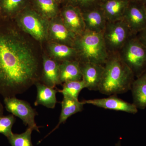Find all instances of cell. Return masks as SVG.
<instances>
[{
	"mask_svg": "<svg viewBox=\"0 0 146 146\" xmlns=\"http://www.w3.org/2000/svg\"><path fill=\"white\" fill-rule=\"evenodd\" d=\"M39 78V60L29 42L15 32L0 33V95L15 97Z\"/></svg>",
	"mask_w": 146,
	"mask_h": 146,
	"instance_id": "6da1fadb",
	"label": "cell"
},
{
	"mask_svg": "<svg viewBox=\"0 0 146 146\" xmlns=\"http://www.w3.org/2000/svg\"><path fill=\"white\" fill-rule=\"evenodd\" d=\"M104 70L99 91L110 95L121 94L131 89L134 75L124 63L119 53H109L104 65Z\"/></svg>",
	"mask_w": 146,
	"mask_h": 146,
	"instance_id": "7a4b0ae2",
	"label": "cell"
},
{
	"mask_svg": "<svg viewBox=\"0 0 146 146\" xmlns=\"http://www.w3.org/2000/svg\"><path fill=\"white\" fill-rule=\"evenodd\" d=\"M74 47L80 62L104 65L109 56L102 33L86 30L77 36Z\"/></svg>",
	"mask_w": 146,
	"mask_h": 146,
	"instance_id": "3957f363",
	"label": "cell"
},
{
	"mask_svg": "<svg viewBox=\"0 0 146 146\" xmlns=\"http://www.w3.org/2000/svg\"><path fill=\"white\" fill-rule=\"evenodd\" d=\"M124 63L137 77L146 71V47L133 35L119 52Z\"/></svg>",
	"mask_w": 146,
	"mask_h": 146,
	"instance_id": "277c9868",
	"label": "cell"
},
{
	"mask_svg": "<svg viewBox=\"0 0 146 146\" xmlns=\"http://www.w3.org/2000/svg\"><path fill=\"white\" fill-rule=\"evenodd\" d=\"M130 29L123 20L107 22L103 33L105 43L109 53L119 52L131 36Z\"/></svg>",
	"mask_w": 146,
	"mask_h": 146,
	"instance_id": "5b68a950",
	"label": "cell"
},
{
	"mask_svg": "<svg viewBox=\"0 0 146 146\" xmlns=\"http://www.w3.org/2000/svg\"><path fill=\"white\" fill-rule=\"evenodd\" d=\"M4 102L7 111L20 118L25 125L39 132V127L35 121V116L38 114L27 102L13 97L4 98Z\"/></svg>",
	"mask_w": 146,
	"mask_h": 146,
	"instance_id": "8992f818",
	"label": "cell"
},
{
	"mask_svg": "<svg viewBox=\"0 0 146 146\" xmlns=\"http://www.w3.org/2000/svg\"><path fill=\"white\" fill-rule=\"evenodd\" d=\"M19 26L27 33L38 41L46 38L49 25L42 16L33 11L25 12L19 19Z\"/></svg>",
	"mask_w": 146,
	"mask_h": 146,
	"instance_id": "52a82bcc",
	"label": "cell"
},
{
	"mask_svg": "<svg viewBox=\"0 0 146 146\" xmlns=\"http://www.w3.org/2000/svg\"><path fill=\"white\" fill-rule=\"evenodd\" d=\"M123 19L133 35H136L146 27L145 5L138 0H130Z\"/></svg>",
	"mask_w": 146,
	"mask_h": 146,
	"instance_id": "ba28073f",
	"label": "cell"
},
{
	"mask_svg": "<svg viewBox=\"0 0 146 146\" xmlns=\"http://www.w3.org/2000/svg\"><path fill=\"white\" fill-rule=\"evenodd\" d=\"M82 102L84 104H91L104 109L122 111L132 114H136L138 112V108L134 104L125 101L114 95L107 98L85 100Z\"/></svg>",
	"mask_w": 146,
	"mask_h": 146,
	"instance_id": "9c48e42d",
	"label": "cell"
},
{
	"mask_svg": "<svg viewBox=\"0 0 146 146\" xmlns=\"http://www.w3.org/2000/svg\"><path fill=\"white\" fill-rule=\"evenodd\" d=\"M82 80L86 88L91 90H98L101 82L104 65L89 62H80Z\"/></svg>",
	"mask_w": 146,
	"mask_h": 146,
	"instance_id": "30bf717a",
	"label": "cell"
},
{
	"mask_svg": "<svg viewBox=\"0 0 146 146\" xmlns=\"http://www.w3.org/2000/svg\"><path fill=\"white\" fill-rule=\"evenodd\" d=\"M62 20L67 28L77 36L86 31L82 12L78 7L71 5L66 7L62 13Z\"/></svg>",
	"mask_w": 146,
	"mask_h": 146,
	"instance_id": "8fae6325",
	"label": "cell"
},
{
	"mask_svg": "<svg viewBox=\"0 0 146 146\" xmlns=\"http://www.w3.org/2000/svg\"><path fill=\"white\" fill-rule=\"evenodd\" d=\"M82 12L86 30L103 33L107 21L100 7Z\"/></svg>",
	"mask_w": 146,
	"mask_h": 146,
	"instance_id": "7c38bea8",
	"label": "cell"
},
{
	"mask_svg": "<svg viewBox=\"0 0 146 146\" xmlns=\"http://www.w3.org/2000/svg\"><path fill=\"white\" fill-rule=\"evenodd\" d=\"M49 32L56 43L74 47L77 36L67 28L62 19L52 22L49 27Z\"/></svg>",
	"mask_w": 146,
	"mask_h": 146,
	"instance_id": "4fadbf2b",
	"label": "cell"
},
{
	"mask_svg": "<svg viewBox=\"0 0 146 146\" xmlns=\"http://www.w3.org/2000/svg\"><path fill=\"white\" fill-rule=\"evenodd\" d=\"M130 0H104L100 7L107 22H115L123 18Z\"/></svg>",
	"mask_w": 146,
	"mask_h": 146,
	"instance_id": "5bb4252c",
	"label": "cell"
},
{
	"mask_svg": "<svg viewBox=\"0 0 146 146\" xmlns=\"http://www.w3.org/2000/svg\"><path fill=\"white\" fill-rule=\"evenodd\" d=\"M59 65L60 64L52 59L44 58L42 74L43 84L53 88L60 84Z\"/></svg>",
	"mask_w": 146,
	"mask_h": 146,
	"instance_id": "9a60e30c",
	"label": "cell"
},
{
	"mask_svg": "<svg viewBox=\"0 0 146 146\" xmlns=\"http://www.w3.org/2000/svg\"><path fill=\"white\" fill-rule=\"evenodd\" d=\"M60 84L82 80L81 65L79 60L63 61L59 65Z\"/></svg>",
	"mask_w": 146,
	"mask_h": 146,
	"instance_id": "2e32d148",
	"label": "cell"
},
{
	"mask_svg": "<svg viewBox=\"0 0 146 146\" xmlns=\"http://www.w3.org/2000/svg\"><path fill=\"white\" fill-rule=\"evenodd\" d=\"M35 85L37 89V96L34 102L35 106L41 105L47 108H54L57 102L56 98L57 91L39 82L35 84Z\"/></svg>",
	"mask_w": 146,
	"mask_h": 146,
	"instance_id": "e0dca14e",
	"label": "cell"
},
{
	"mask_svg": "<svg viewBox=\"0 0 146 146\" xmlns=\"http://www.w3.org/2000/svg\"><path fill=\"white\" fill-rule=\"evenodd\" d=\"M61 104V110L59 122L57 125L50 133L57 129L60 124L65 123L71 116L81 112L84 105L83 102H80L78 99L68 97H63Z\"/></svg>",
	"mask_w": 146,
	"mask_h": 146,
	"instance_id": "ac0fdd59",
	"label": "cell"
},
{
	"mask_svg": "<svg viewBox=\"0 0 146 146\" xmlns=\"http://www.w3.org/2000/svg\"><path fill=\"white\" fill-rule=\"evenodd\" d=\"M133 103L138 108H146V71L134 80L131 87Z\"/></svg>",
	"mask_w": 146,
	"mask_h": 146,
	"instance_id": "d6986e66",
	"label": "cell"
},
{
	"mask_svg": "<svg viewBox=\"0 0 146 146\" xmlns=\"http://www.w3.org/2000/svg\"><path fill=\"white\" fill-rule=\"evenodd\" d=\"M49 50L52 56L62 62L78 59L77 51L74 47L55 42L50 45Z\"/></svg>",
	"mask_w": 146,
	"mask_h": 146,
	"instance_id": "ffe728a7",
	"label": "cell"
},
{
	"mask_svg": "<svg viewBox=\"0 0 146 146\" xmlns=\"http://www.w3.org/2000/svg\"><path fill=\"white\" fill-rule=\"evenodd\" d=\"M86 88L83 80L69 81L63 83V89L59 92L63 94V97H68L78 99V96L82 89Z\"/></svg>",
	"mask_w": 146,
	"mask_h": 146,
	"instance_id": "44dd1931",
	"label": "cell"
},
{
	"mask_svg": "<svg viewBox=\"0 0 146 146\" xmlns=\"http://www.w3.org/2000/svg\"><path fill=\"white\" fill-rule=\"evenodd\" d=\"M33 129L29 127L21 134L13 133L7 138L11 146H33L31 141V134Z\"/></svg>",
	"mask_w": 146,
	"mask_h": 146,
	"instance_id": "7402d4cb",
	"label": "cell"
},
{
	"mask_svg": "<svg viewBox=\"0 0 146 146\" xmlns=\"http://www.w3.org/2000/svg\"><path fill=\"white\" fill-rule=\"evenodd\" d=\"M54 0H36L39 10L44 17L52 18L56 16L57 7Z\"/></svg>",
	"mask_w": 146,
	"mask_h": 146,
	"instance_id": "603a6c76",
	"label": "cell"
},
{
	"mask_svg": "<svg viewBox=\"0 0 146 146\" xmlns=\"http://www.w3.org/2000/svg\"><path fill=\"white\" fill-rule=\"evenodd\" d=\"M25 0H0V7L6 14L16 13L23 5Z\"/></svg>",
	"mask_w": 146,
	"mask_h": 146,
	"instance_id": "cb8c5ba5",
	"label": "cell"
},
{
	"mask_svg": "<svg viewBox=\"0 0 146 146\" xmlns=\"http://www.w3.org/2000/svg\"><path fill=\"white\" fill-rule=\"evenodd\" d=\"M15 121L16 119L13 115L0 117V133L8 138L13 133L12 128Z\"/></svg>",
	"mask_w": 146,
	"mask_h": 146,
	"instance_id": "d4e9b609",
	"label": "cell"
},
{
	"mask_svg": "<svg viewBox=\"0 0 146 146\" xmlns=\"http://www.w3.org/2000/svg\"><path fill=\"white\" fill-rule=\"evenodd\" d=\"M71 5L78 7L82 11L100 7L104 0H69Z\"/></svg>",
	"mask_w": 146,
	"mask_h": 146,
	"instance_id": "484cf974",
	"label": "cell"
},
{
	"mask_svg": "<svg viewBox=\"0 0 146 146\" xmlns=\"http://www.w3.org/2000/svg\"><path fill=\"white\" fill-rule=\"evenodd\" d=\"M136 37L146 47V27L136 35Z\"/></svg>",
	"mask_w": 146,
	"mask_h": 146,
	"instance_id": "4316f807",
	"label": "cell"
},
{
	"mask_svg": "<svg viewBox=\"0 0 146 146\" xmlns=\"http://www.w3.org/2000/svg\"><path fill=\"white\" fill-rule=\"evenodd\" d=\"M3 108L2 104L0 102V117L3 116Z\"/></svg>",
	"mask_w": 146,
	"mask_h": 146,
	"instance_id": "83f0119b",
	"label": "cell"
},
{
	"mask_svg": "<svg viewBox=\"0 0 146 146\" xmlns=\"http://www.w3.org/2000/svg\"><path fill=\"white\" fill-rule=\"evenodd\" d=\"M138 1H140L141 2L143 3L144 4H146V0H138Z\"/></svg>",
	"mask_w": 146,
	"mask_h": 146,
	"instance_id": "f1b7e54d",
	"label": "cell"
},
{
	"mask_svg": "<svg viewBox=\"0 0 146 146\" xmlns=\"http://www.w3.org/2000/svg\"><path fill=\"white\" fill-rule=\"evenodd\" d=\"M145 5V10H146V4H144Z\"/></svg>",
	"mask_w": 146,
	"mask_h": 146,
	"instance_id": "f546056e",
	"label": "cell"
},
{
	"mask_svg": "<svg viewBox=\"0 0 146 146\" xmlns=\"http://www.w3.org/2000/svg\"><path fill=\"white\" fill-rule=\"evenodd\" d=\"M54 1H60V0H54Z\"/></svg>",
	"mask_w": 146,
	"mask_h": 146,
	"instance_id": "4dcf8cb0",
	"label": "cell"
},
{
	"mask_svg": "<svg viewBox=\"0 0 146 146\" xmlns=\"http://www.w3.org/2000/svg\"><path fill=\"white\" fill-rule=\"evenodd\" d=\"M1 7H0V11H1Z\"/></svg>",
	"mask_w": 146,
	"mask_h": 146,
	"instance_id": "1f68e13d",
	"label": "cell"
},
{
	"mask_svg": "<svg viewBox=\"0 0 146 146\" xmlns=\"http://www.w3.org/2000/svg\"></svg>",
	"mask_w": 146,
	"mask_h": 146,
	"instance_id": "d6a6232c",
	"label": "cell"
}]
</instances>
